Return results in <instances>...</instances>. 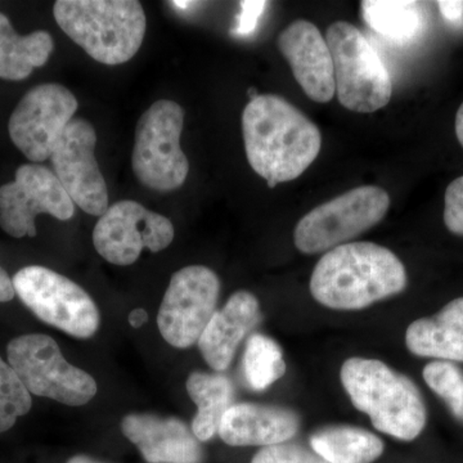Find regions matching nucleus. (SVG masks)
<instances>
[{
    "label": "nucleus",
    "mask_w": 463,
    "mask_h": 463,
    "mask_svg": "<svg viewBox=\"0 0 463 463\" xmlns=\"http://www.w3.org/2000/svg\"><path fill=\"white\" fill-rule=\"evenodd\" d=\"M423 379L432 392L449 404L457 419L463 420V374L455 364L432 362L423 368Z\"/></svg>",
    "instance_id": "a878e982"
},
{
    "label": "nucleus",
    "mask_w": 463,
    "mask_h": 463,
    "mask_svg": "<svg viewBox=\"0 0 463 463\" xmlns=\"http://www.w3.org/2000/svg\"><path fill=\"white\" fill-rule=\"evenodd\" d=\"M185 389L197 405L192 432L200 441L212 440L219 432L224 414L233 405V383L222 373H192Z\"/></svg>",
    "instance_id": "aec40b11"
},
{
    "label": "nucleus",
    "mask_w": 463,
    "mask_h": 463,
    "mask_svg": "<svg viewBox=\"0 0 463 463\" xmlns=\"http://www.w3.org/2000/svg\"><path fill=\"white\" fill-rule=\"evenodd\" d=\"M96 145L93 125L85 118H72L50 158L53 173L74 203L87 214L102 216L109 209V190L94 155Z\"/></svg>",
    "instance_id": "4468645a"
},
{
    "label": "nucleus",
    "mask_w": 463,
    "mask_h": 463,
    "mask_svg": "<svg viewBox=\"0 0 463 463\" xmlns=\"http://www.w3.org/2000/svg\"><path fill=\"white\" fill-rule=\"evenodd\" d=\"M251 463H328L315 450L298 444L282 443L264 447L252 457Z\"/></svg>",
    "instance_id": "bb28decb"
},
{
    "label": "nucleus",
    "mask_w": 463,
    "mask_h": 463,
    "mask_svg": "<svg viewBox=\"0 0 463 463\" xmlns=\"http://www.w3.org/2000/svg\"><path fill=\"white\" fill-rule=\"evenodd\" d=\"M78 108V99L63 85L50 83L33 87L9 118V137L30 161L43 163L51 157Z\"/></svg>",
    "instance_id": "ddd939ff"
},
{
    "label": "nucleus",
    "mask_w": 463,
    "mask_h": 463,
    "mask_svg": "<svg viewBox=\"0 0 463 463\" xmlns=\"http://www.w3.org/2000/svg\"><path fill=\"white\" fill-rule=\"evenodd\" d=\"M242 132L250 166L269 188L298 178L321 151L318 127L273 94H259L250 100L243 109Z\"/></svg>",
    "instance_id": "f257e3e1"
},
{
    "label": "nucleus",
    "mask_w": 463,
    "mask_h": 463,
    "mask_svg": "<svg viewBox=\"0 0 463 463\" xmlns=\"http://www.w3.org/2000/svg\"><path fill=\"white\" fill-rule=\"evenodd\" d=\"M260 319L258 298L249 291L234 292L210 319L197 343L206 364L216 373L227 370L241 341L257 327Z\"/></svg>",
    "instance_id": "f3484780"
},
{
    "label": "nucleus",
    "mask_w": 463,
    "mask_h": 463,
    "mask_svg": "<svg viewBox=\"0 0 463 463\" xmlns=\"http://www.w3.org/2000/svg\"><path fill=\"white\" fill-rule=\"evenodd\" d=\"M66 463H106V462H100L99 459L91 458L90 456L85 455H78L71 457V458L69 459Z\"/></svg>",
    "instance_id": "72a5a7b5"
},
{
    "label": "nucleus",
    "mask_w": 463,
    "mask_h": 463,
    "mask_svg": "<svg viewBox=\"0 0 463 463\" xmlns=\"http://www.w3.org/2000/svg\"><path fill=\"white\" fill-rule=\"evenodd\" d=\"M173 5L178 8L188 9L194 5V2H174Z\"/></svg>",
    "instance_id": "f704fd0d"
},
{
    "label": "nucleus",
    "mask_w": 463,
    "mask_h": 463,
    "mask_svg": "<svg viewBox=\"0 0 463 463\" xmlns=\"http://www.w3.org/2000/svg\"><path fill=\"white\" fill-rule=\"evenodd\" d=\"M407 272L394 252L373 242L344 243L317 263L312 297L336 310H358L403 291Z\"/></svg>",
    "instance_id": "f03ea898"
},
{
    "label": "nucleus",
    "mask_w": 463,
    "mask_h": 463,
    "mask_svg": "<svg viewBox=\"0 0 463 463\" xmlns=\"http://www.w3.org/2000/svg\"><path fill=\"white\" fill-rule=\"evenodd\" d=\"M242 370L249 388L263 392L281 379L288 367L279 344L264 335L255 334L246 344Z\"/></svg>",
    "instance_id": "b1692460"
},
{
    "label": "nucleus",
    "mask_w": 463,
    "mask_h": 463,
    "mask_svg": "<svg viewBox=\"0 0 463 463\" xmlns=\"http://www.w3.org/2000/svg\"><path fill=\"white\" fill-rule=\"evenodd\" d=\"M53 48L51 33L18 35L9 18L0 14V79L24 80L33 69L48 62Z\"/></svg>",
    "instance_id": "412c9836"
},
{
    "label": "nucleus",
    "mask_w": 463,
    "mask_h": 463,
    "mask_svg": "<svg viewBox=\"0 0 463 463\" xmlns=\"http://www.w3.org/2000/svg\"><path fill=\"white\" fill-rule=\"evenodd\" d=\"M184 111L178 103L158 99L141 116L132 152L134 175L157 192L178 190L190 163L181 147Z\"/></svg>",
    "instance_id": "423d86ee"
},
{
    "label": "nucleus",
    "mask_w": 463,
    "mask_h": 463,
    "mask_svg": "<svg viewBox=\"0 0 463 463\" xmlns=\"http://www.w3.org/2000/svg\"><path fill=\"white\" fill-rule=\"evenodd\" d=\"M16 297L14 282L9 279L8 273L0 267V303H8Z\"/></svg>",
    "instance_id": "7c9ffc66"
},
{
    "label": "nucleus",
    "mask_w": 463,
    "mask_h": 463,
    "mask_svg": "<svg viewBox=\"0 0 463 463\" xmlns=\"http://www.w3.org/2000/svg\"><path fill=\"white\" fill-rule=\"evenodd\" d=\"M390 207L388 192L374 185L354 188L317 206L295 228V246L318 254L344 245L379 224Z\"/></svg>",
    "instance_id": "1a4fd4ad"
},
{
    "label": "nucleus",
    "mask_w": 463,
    "mask_h": 463,
    "mask_svg": "<svg viewBox=\"0 0 463 463\" xmlns=\"http://www.w3.org/2000/svg\"><path fill=\"white\" fill-rule=\"evenodd\" d=\"M148 322V313L143 307H137L129 315V323L133 328H141Z\"/></svg>",
    "instance_id": "2f4dec72"
},
{
    "label": "nucleus",
    "mask_w": 463,
    "mask_h": 463,
    "mask_svg": "<svg viewBox=\"0 0 463 463\" xmlns=\"http://www.w3.org/2000/svg\"><path fill=\"white\" fill-rule=\"evenodd\" d=\"M456 134L458 142L461 143L463 147V103L459 106L456 115Z\"/></svg>",
    "instance_id": "473e14b6"
},
{
    "label": "nucleus",
    "mask_w": 463,
    "mask_h": 463,
    "mask_svg": "<svg viewBox=\"0 0 463 463\" xmlns=\"http://www.w3.org/2000/svg\"><path fill=\"white\" fill-rule=\"evenodd\" d=\"M298 417L292 411L259 403L233 404L224 414L219 437L231 447H270L297 435Z\"/></svg>",
    "instance_id": "a211bd4d"
},
{
    "label": "nucleus",
    "mask_w": 463,
    "mask_h": 463,
    "mask_svg": "<svg viewBox=\"0 0 463 463\" xmlns=\"http://www.w3.org/2000/svg\"><path fill=\"white\" fill-rule=\"evenodd\" d=\"M41 214L69 221L75 214V203L53 170L25 164L18 167L14 182L0 187V228L14 239H33Z\"/></svg>",
    "instance_id": "f8f14e48"
},
{
    "label": "nucleus",
    "mask_w": 463,
    "mask_h": 463,
    "mask_svg": "<svg viewBox=\"0 0 463 463\" xmlns=\"http://www.w3.org/2000/svg\"><path fill=\"white\" fill-rule=\"evenodd\" d=\"M7 358L30 394L80 407L99 392L93 376L70 364L48 335H23L11 340Z\"/></svg>",
    "instance_id": "0eeeda50"
},
{
    "label": "nucleus",
    "mask_w": 463,
    "mask_h": 463,
    "mask_svg": "<svg viewBox=\"0 0 463 463\" xmlns=\"http://www.w3.org/2000/svg\"><path fill=\"white\" fill-rule=\"evenodd\" d=\"M14 291L36 318L78 339H90L99 331V307L78 283L62 274L29 265L14 274Z\"/></svg>",
    "instance_id": "6e6552de"
},
{
    "label": "nucleus",
    "mask_w": 463,
    "mask_h": 463,
    "mask_svg": "<svg viewBox=\"0 0 463 463\" xmlns=\"http://www.w3.org/2000/svg\"><path fill=\"white\" fill-rule=\"evenodd\" d=\"M53 14L71 41L97 62L109 66L138 53L147 25L137 0H58Z\"/></svg>",
    "instance_id": "7ed1b4c3"
},
{
    "label": "nucleus",
    "mask_w": 463,
    "mask_h": 463,
    "mask_svg": "<svg viewBox=\"0 0 463 463\" xmlns=\"http://www.w3.org/2000/svg\"><path fill=\"white\" fill-rule=\"evenodd\" d=\"M121 432L138 448L147 463H201L203 450L187 423L176 417L130 413L121 420Z\"/></svg>",
    "instance_id": "dca6fc26"
},
{
    "label": "nucleus",
    "mask_w": 463,
    "mask_h": 463,
    "mask_svg": "<svg viewBox=\"0 0 463 463\" xmlns=\"http://www.w3.org/2000/svg\"><path fill=\"white\" fill-rule=\"evenodd\" d=\"M310 447L328 463H373L383 452V440L352 426H332L310 437Z\"/></svg>",
    "instance_id": "4be33fe9"
},
{
    "label": "nucleus",
    "mask_w": 463,
    "mask_h": 463,
    "mask_svg": "<svg viewBox=\"0 0 463 463\" xmlns=\"http://www.w3.org/2000/svg\"><path fill=\"white\" fill-rule=\"evenodd\" d=\"M175 232L170 219L146 209L137 201H118L99 216L93 231L97 252L115 265H132L143 249L158 252L173 242Z\"/></svg>",
    "instance_id": "9b49d317"
},
{
    "label": "nucleus",
    "mask_w": 463,
    "mask_h": 463,
    "mask_svg": "<svg viewBox=\"0 0 463 463\" xmlns=\"http://www.w3.org/2000/svg\"><path fill=\"white\" fill-rule=\"evenodd\" d=\"M32 405L29 390L0 356V434L14 428L20 417L30 412Z\"/></svg>",
    "instance_id": "393cba45"
},
{
    "label": "nucleus",
    "mask_w": 463,
    "mask_h": 463,
    "mask_svg": "<svg viewBox=\"0 0 463 463\" xmlns=\"http://www.w3.org/2000/svg\"><path fill=\"white\" fill-rule=\"evenodd\" d=\"M221 281L203 265H188L170 279L157 315L161 336L178 349L199 343L201 335L216 312Z\"/></svg>",
    "instance_id": "9d476101"
},
{
    "label": "nucleus",
    "mask_w": 463,
    "mask_h": 463,
    "mask_svg": "<svg viewBox=\"0 0 463 463\" xmlns=\"http://www.w3.org/2000/svg\"><path fill=\"white\" fill-rule=\"evenodd\" d=\"M441 16L452 25H461L463 23V2L458 0H444L437 3Z\"/></svg>",
    "instance_id": "c756f323"
},
{
    "label": "nucleus",
    "mask_w": 463,
    "mask_h": 463,
    "mask_svg": "<svg viewBox=\"0 0 463 463\" xmlns=\"http://www.w3.org/2000/svg\"><path fill=\"white\" fill-rule=\"evenodd\" d=\"M405 344L419 356L463 362V298L431 318L414 321L405 332Z\"/></svg>",
    "instance_id": "6ab92c4d"
},
{
    "label": "nucleus",
    "mask_w": 463,
    "mask_h": 463,
    "mask_svg": "<svg viewBox=\"0 0 463 463\" xmlns=\"http://www.w3.org/2000/svg\"><path fill=\"white\" fill-rule=\"evenodd\" d=\"M361 8L365 24L394 44H411L426 26L421 5L417 2L371 0L362 2Z\"/></svg>",
    "instance_id": "5701e85b"
},
{
    "label": "nucleus",
    "mask_w": 463,
    "mask_h": 463,
    "mask_svg": "<svg viewBox=\"0 0 463 463\" xmlns=\"http://www.w3.org/2000/svg\"><path fill=\"white\" fill-rule=\"evenodd\" d=\"M334 62L339 102L350 111L371 114L388 105L392 81L367 38L352 24H332L326 33Z\"/></svg>",
    "instance_id": "39448f33"
},
{
    "label": "nucleus",
    "mask_w": 463,
    "mask_h": 463,
    "mask_svg": "<svg viewBox=\"0 0 463 463\" xmlns=\"http://www.w3.org/2000/svg\"><path fill=\"white\" fill-rule=\"evenodd\" d=\"M444 223L449 232L463 236V176L448 185L444 196Z\"/></svg>",
    "instance_id": "cd10ccee"
},
{
    "label": "nucleus",
    "mask_w": 463,
    "mask_h": 463,
    "mask_svg": "<svg viewBox=\"0 0 463 463\" xmlns=\"http://www.w3.org/2000/svg\"><path fill=\"white\" fill-rule=\"evenodd\" d=\"M279 50L310 99L330 102L336 93L334 62L325 36L315 24L297 20L279 36Z\"/></svg>",
    "instance_id": "2eb2a0df"
},
{
    "label": "nucleus",
    "mask_w": 463,
    "mask_h": 463,
    "mask_svg": "<svg viewBox=\"0 0 463 463\" xmlns=\"http://www.w3.org/2000/svg\"><path fill=\"white\" fill-rule=\"evenodd\" d=\"M341 383L356 410L368 414L377 430L413 440L426 425V408L412 381L377 359L350 358Z\"/></svg>",
    "instance_id": "20e7f679"
},
{
    "label": "nucleus",
    "mask_w": 463,
    "mask_h": 463,
    "mask_svg": "<svg viewBox=\"0 0 463 463\" xmlns=\"http://www.w3.org/2000/svg\"><path fill=\"white\" fill-rule=\"evenodd\" d=\"M267 5V2H240L241 14L237 18L236 26L231 30V33L237 36L250 35L254 33Z\"/></svg>",
    "instance_id": "c85d7f7f"
},
{
    "label": "nucleus",
    "mask_w": 463,
    "mask_h": 463,
    "mask_svg": "<svg viewBox=\"0 0 463 463\" xmlns=\"http://www.w3.org/2000/svg\"><path fill=\"white\" fill-rule=\"evenodd\" d=\"M258 96H259L258 90H255V88H250V90H249L250 99H257Z\"/></svg>",
    "instance_id": "c9c22d12"
}]
</instances>
